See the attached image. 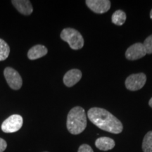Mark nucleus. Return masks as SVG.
<instances>
[{
  "instance_id": "nucleus-15",
  "label": "nucleus",
  "mask_w": 152,
  "mask_h": 152,
  "mask_svg": "<svg viewBox=\"0 0 152 152\" xmlns=\"http://www.w3.org/2000/svg\"><path fill=\"white\" fill-rule=\"evenodd\" d=\"M10 48L9 45L2 39H0V61H4L8 58Z\"/></svg>"
},
{
  "instance_id": "nucleus-21",
  "label": "nucleus",
  "mask_w": 152,
  "mask_h": 152,
  "mask_svg": "<svg viewBox=\"0 0 152 152\" xmlns=\"http://www.w3.org/2000/svg\"><path fill=\"white\" fill-rule=\"evenodd\" d=\"M43 152H48V151H43Z\"/></svg>"
},
{
  "instance_id": "nucleus-16",
  "label": "nucleus",
  "mask_w": 152,
  "mask_h": 152,
  "mask_svg": "<svg viewBox=\"0 0 152 152\" xmlns=\"http://www.w3.org/2000/svg\"><path fill=\"white\" fill-rule=\"evenodd\" d=\"M143 45L145 48L147 54H152V35L147 37V39L143 42Z\"/></svg>"
},
{
  "instance_id": "nucleus-2",
  "label": "nucleus",
  "mask_w": 152,
  "mask_h": 152,
  "mask_svg": "<svg viewBox=\"0 0 152 152\" xmlns=\"http://www.w3.org/2000/svg\"><path fill=\"white\" fill-rule=\"evenodd\" d=\"M66 126L72 134H79L85 130L87 127V115L83 108L75 106L69 111Z\"/></svg>"
},
{
  "instance_id": "nucleus-20",
  "label": "nucleus",
  "mask_w": 152,
  "mask_h": 152,
  "mask_svg": "<svg viewBox=\"0 0 152 152\" xmlns=\"http://www.w3.org/2000/svg\"><path fill=\"white\" fill-rule=\"evenodd\" d=\"M150 18H151V19L152 20V9L151 10V11H150Z\"/></svg>"
},
{
  "instance_id": "nucleus-9",
  "label": "nucleus",
  "mask_w": 152,
  "mask_h": 152,
  "mask_svg": "<svg viewBox=\"0 0 152 152\" xmlns=\"http://www.w3.org/2000/svg\"><path fill=\"white\" fill-rule=\"evenodd\" d=\"M82 72L78 69H71L64 76V83L66 87H71L77 84L82 78Z\"/></svg>"
},
{
  "instance_id": "nucleus-13",
  "label": "nucleus",
  "mask_w": 152,
  "mask_h": 152,
  "mask_svg": "<svg viewBox=\"0 0 152 152\" xmlns=\"http://www.w3.org/2000/svg\"><path fill=\"white\" fill-rule=\"evenodd\" d=\"M126 20V14L122 10H117L113 13L111 17V21L116 26H123Z\"/></svg>"
},
{
  "instance_id": "nucleus-12",
  "label": "nucleus",
  "mask_w": 152,
  "mask_h": 152,
  "mask_svg": "<svg viewBox=\"0 0 152 152\" xmlns=\"http://www.w3.org/2000/svg\"><path fill=\"white\" fill-rule=\"evenodd\" d=\"M115 141L113 139L107 137L98 138L95 142V146L102 151H109L113 149L115 147Z\"/></svg>"
},
{
  "instance_id": "nucleus-5",
  "label": "nucleus",
  "mask_w": 152,
  "mask_h": 152,
  "mask_svg": "<svg viewBox=\"0 0 152 152\" xmlns=\"http://www.w3.org/2000/svg\"><path fill=\"white\" fill-rule=\"evenodd\" d=\"M147 82V76L143 73L132 74L125 80V87L130 91H137L142 89Z\"/></svg>"
},
{
  "instance_id": "nucleus-3",
  "label": "nucleus",
  "mask_w": 152,
  "mask_h": 152,
  "mask_svg": "<svg viewBox=\"0 0 152 152\" xmlns=\"http://www.w3.org/2000/svg\"><path fill=\"white\" fill-rule=\"evenodd\" d=\"M61 38L69 45L73 50H78L84 46V39L77 30L73 28H67L62 30Z\"/></svg>"
},
{
  "instance_id": "nucleus-7",
  "label": "nucleus",
  "mask_w": 152,
  "mask_h": 152,
  "mask_svg": "<svg viewBox=\"0 0 152 152\" xmlns=\"http://www.w3.org/2000/svg\"><path fill=\"white\" fill-rule=\"evenodd\" d=\"M147 54L143 43L137 42L131 45L125 52V57L127 59L134 61L140 59Z\"/></svg>"
},
{
  "instance_id": "nucleus-4",
  "label": "nucleus",
  "mask_w": 152,
  "mask_h": 152,
  "mask_svg": "<svg viewBox=\"0 0 152 152\" xmlns=\"http://www.w3.org/2000/svg\"><path fill=\"white\" fill-rule=\"evenodd\" d=\"M23 119L21 115L14 114L7 118L1 124V130L5 133H14L22 128Z\"/></svg>"
},
{
  "instance_id": "nucleus-10",
  "label": "nucleus",
  "mask_w": 152,
  "mask_h": 152,
  "mask_svg": "<svg viewBox=\"0 0 152 152\" xmlns=\"http://www.w3.org/2000/svg\"><path fill=\"white\" fill-rule=\"evenodd\" d=\"M11 3L18 12L25 16H30L33 13V6L28 0H13Z\"/></svg>"
},
{
  "instance_id": "nucleus-18",
  "label": "nucleus",
  "mask_w": 152,
  "mask_h": 152,
  "mask_svg": "<svg viewBox=\"0 0 152 152\" xmlns=\"http://www.w3.org/2000/svg\"><path fill=\"white\" fill-rule=\"evenodd\" d=\"M7 143L2 138H0V152H4L7 149Z\"/></svg>"
},
{
  "instance_id": "nucleus-8",
  "label": "nucleus",
  "mask_w": 152,
  "mask_h": 152,
  "mask_svg": "<svg viewBox=\"0 0 152 152\" xmlns=\"http://www.w3.org/2000/svg\"><path fill=\"white\" fill-rule=\"evenodd\" d=\"M85 3L88 8L96 14H104L111 8L109 0H86Z\"/></svg>"
},
{
  "instance_id": "nucleus-1",
  "label": "nucleus",
  "mask_w": 152,
  "mask_h": 152,
  "mask_svg": "<svg viewBox=\"0 0 152 152\" xmlns=\"http://www.w3.org/2000/svg\"><path fill=\"white\" fill-rule=\"evenodd\" d=\"M87 117L93 124L102 130L113 134H119L123 131L122 123L104 109L91 108L87 112Z\"/></svg>"
},
{
  "instance_id": "nucleus-11",
  "label": "nucleus",
  "mask_w": 152,
  "mask_h": 152,
  "mask_svg": "<svg viewBox=\"0 0 152 152\" xmlns=\"http://www.w3.org/2000/svg\"><path fill=\"white\" fill-rule=\"evenodd\" d=\"M48 50L46 47L41 45H37L30 49L28 52V57L30 60H36L47 55Z\"/></svg>"
},
{
  "instance_id": "nucleus-6",
  "label": "nucleus",
  "mask_w": 152,
  "mask_h": 152,
  "mask_svg": "<svg viewBox=\"0 0 152 152\" xmlns=\"http://www.w3.org/2000/svg\"><path fill=\"white\" fill-rule=\"evenodd\" d=\"M5 79L9 86L14 90H18L22 87L23 80L18 71L11 67L6 68L4 71Z\"/></svg>"
},
{
  "instance_id": "nucleus-17",
  "label": "nucleus",
  "mask_w": 152,
  "mask_h": 152,
  "mask_svg": "<svg viewBox=\"0 0 152 152\" xmlns=\"http://www.w3.org/2000/svg\"><path fill=\"white\" fill-rule=\"evenodd\" d=\"M77 152H94V151H93V149H92V147H91L90 145L84 144H82L80 147H79Z\"/></svg>"
},
{
  "instance_id": "nucleus-19",
  "label": "nucleus",
  "mask_w": 152,
  "mask_h": 152,
  "mask_svg": "<svg viewBox=\"0 0 152 152\" xmlns=\"http://www.w3.org/2000/svg\"><path fill=\"white\" fill-rule=\"evenodd\" d=\"M149 105L150 106V107L152 108V97L150 99L149 102Z\"/></svg>"
},
{
  "instance_id": "nucleus-14",
  "label": "nucleus",
  "mask_w": 152,
  "mask_h": 152,
  "mask_svg": "<svg viewBox=\"0 0 152 152\" xmlns=\"http://www.w3.org/2000/svg\"><path fill=\"white\" fill-rule=\"evenodd\" d=\"M142 150L144 152H152V131H149L144 136L142 142Z\"/></svg>"
}]
</instances>
